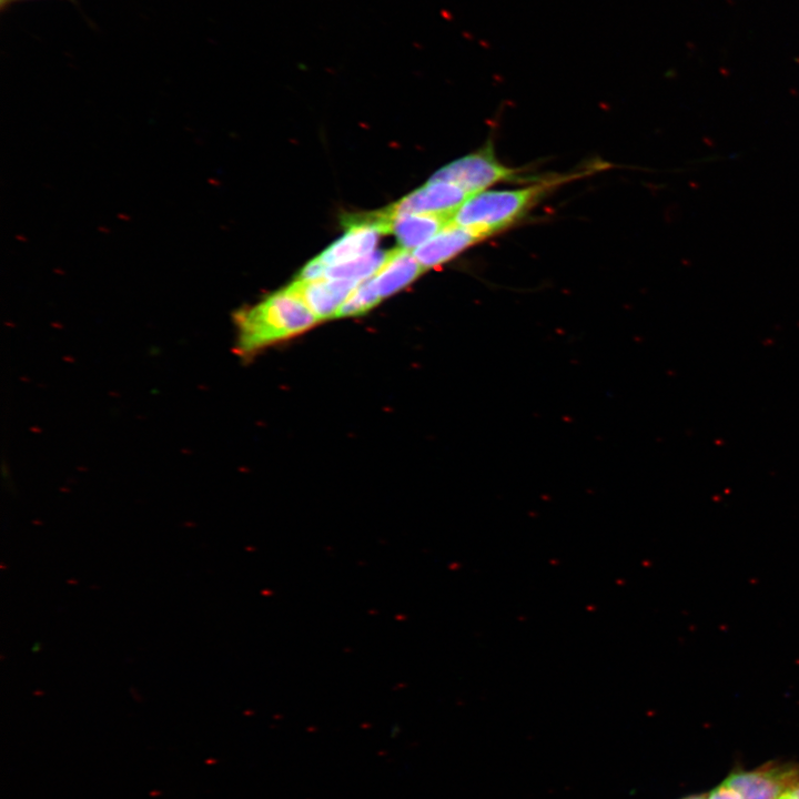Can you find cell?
I'll use <instances>...</instances> for the list:
<instances>
[{
	"instance_id": "2e32d148",
	"label": "cell",
	"mask_w": 799,
	"mask_h": 799,
	"mask_svg": "<svg viewBox=\"0 0 799 799\" xmlns=\"http://www.w3.org/2000/svg\"><path fill=\"white\" fill-rule=\"evenodd\" d=\"M22 1V0H1V7H6L12 2Z\"/></svg>"
},
{
	"instance_id": "ac0fdd59",
	"label": "cell",
	"mask_w": 799,
	"mask_h": 799,
	"mask_svg": "<svg viewBox=\"0 0 799 799\" xmlns=\"http://www.w3.org/2000/svg\"><path fill=\"white\" fill-rule=\"evenodd\" d=\"M684 799H705V797L704 796H690V797H687Z\"/></svg>"
},
{
	"instance_id": "5bb4252c",
	"label": "cell",
	"mask_w": 799,
	"mask_h": 799,
	"mask_svg": "<svg viewBox=\"0 0 799 799\" xmlns=\"http://www.w3.org/2000/svg\"><path fill=\"white\" fill-rule=\"evenodd\" d=\"M707 799H742L741 796L731 787L722 783L714 789Z\"/></svg>"
},
{
	"instance_id": "8992f818",
	"label": "cell",
	"mask_w": 799,
	"mask_h": 799,
	"mask_svg": "<svg viewBox=\"0 0 799 799\" xmlns=\"http://www.w3.org/2000/svg\"><path fill=\"white\" fill-rule=\"evenodd\" d=\"M358 283L355 280L323 277L312 281L295 280L287 289L322 321L335 317Z\"/></svg>"
},
{
	"instance_id": "3957f363",
	"label": "cell",
	"mask_w": 799,
	"mask_h": 799,
	"mask_svg": "<svg viewBox=\"0 0 799 799\" xmlns=\"http://www.w3.org/2000/svg\"><path fill=\"white\" fill-rule=\"evenodd\" d=\"M517 179V170L500 163L490 143L479 151L457 159L436 171L429 181L449 182L469 195L488 190L499 182Z\"/></svg>"
},
{
	"instance_id": "ba28073f",
	"label": "cell",
	"mask_w": 799,
	"mask_h": 799,
	"mask_svg": "<svg viewBox=\"0 0 799 799\" xmlns=\"http://www.w3.org/2000/svg\"><path fill=\"white\" fill-rule=\"evenodd\" d=\"M343 236L326 247L317 257L328 267L346 263L374 252L382 232L373 224L346 216Z\"/></svg>"
},
{
	"instance_id": "5b68a950",
	"label": "cell",
	"mask_w": 799,
	"mask_h": 799,
	"mask_svg": "<svg viewBox=\"0 0 799 799\" xmlns=\"http://www.w3.org/2000/svg\"><path fill=\"white\" fill-rule=\"evenodd\" d=\"M469 196L466 191L454 183L428 181L386 209L392 214L416 213L453 218Z\"/></svg>"
},
{
	"instance_id": "7c38bea8",
	"label": "cell",
	"mask_w": 799,
	"mask_h": 799,
	"mask_svg": "<svg viewBox=\"0 0 799 799\" xmlns=\"http://www.w3.org/2000/svg\"><path fill=\"white\" fill-rule=\"evenodd\" d=\"M381 300L374 276H371L358 283L338 309L335 317L361 315L373 309Z\"/></svg>"
},
{
	"instance_id": "e0dca14e",
	"label": "cell",
	"mask_w": 799,
	"mask_h": 799,
	"mask_svg": "<svg viewBox=\"0 0 799 799\" xmlns=\"http://www.w3.org/2000/svg\"><path fill=\"white\" fill-rule=\"evenodd\" d=\"M778 799H791V798H790L789 793L786 791Z\"/></svg>"
},
{
	"instance_id": "52a82bcc",
	"label": "cell",
	"mask_w": 799,
	"mask_h": 799,
	"mask_svg": "<svg viewBox=\"0 0 799 799\" xmlns=\"http://www.w3.org/2000/svg\"><path fill=\"white\" fill-rule=\"evenodd\" d=\"M482 240L484 237L475 231L452 221L427 242L415 249L413 255L426 270L446 263Z\"/></svg>"
},
{
	"instance_id": "277c9868",
	"label": "cell",
	"mask_w": 799,
	"mask_h": 799,
	"mask_svg": "<svg viewBox=\"0 0 799 799\" xmlns=\"http://www.w3.org/2000/svg\"><path fill=\"white\" fill-rule=\"evenodd\" d=\"M724 783L742 799H778L799 786V766L769 763L754 771L735 772Z\"/></svg>"
},
{
	"instance_id": "4fadbf2b",
	"label": "cell",
	"mask_w": 799,
	"mask_h": 799,
	"mask_svg": "<svg viewBox=\"0 0 799 799\" xmlns=\"http://www.w3.org/2000/svg\"><path fill=\"white\" fill-rule=\"evenodd\" d=\"M327 266L318 259L311 260L300 272L296 280L312 281L323 279Z\"/></svg>"
},
{
	"instance_id": "7a4b0ae2",
	"label": "cell",
	"mask_w": 799,
	"mask_h": 799,
	"mask_svg": "<svg viewBox=\"0 0 799 799\" xmlns=\"http://www.w3.org/2000/svg\"><path fill=\"white\" fill-rule=\"evenodd\" d=\"M589 169L542 179L524 188L485 190L475 193L458 208L453 222L486 239L515 223L552 190L578 176L589 174Z\"/></svg>"
},
{
	"instance_id": "8fae6325",
	"label": "cell",
	"mask_w": 799,
	"mask_h": 799,
	"mask_svg": "<svg viewBox=\"0 0 799 799\" xmlns=\"http://www.w3.org/2000/svg\"><path fill=\"white\" fill-rule=\"evenodd\" d=\"M387 256V251H374L353 261L328 266L326 279H346L362 282L373 276Z\"/></svg>"
},
{
	"instance_id": "6da1fadb",
	"label": "cell",
	"mask_w": 799,
	"mask_h": 799,
	"mask_svg": "<svg viewBox=\"0 0 799 799\" xmlns=\"http://www.w3.org/2000/svg\"><path fill=\"white\" fill-rule=\"evenodd\" d=\"M233 320L236 327L235 348L242 357L301 334L320 322L287 287L239 310Z\"/></svg>"
},
{
	"instance_id": "9c48e42d",
	"label": "cell",
	"mask_w": 799,
	"mask_h": 799,
	"mask_svg": "<svg viewBox=\"0 0 799 799\" xmlns=\"http://www.w3.org/2000/svg\"><path fill=\"white\" fill-rule=\"evenodd\" d=\"M424 271L413 252L401 246L388 250L385 261L373 275L381 299L401 291Z\"/></svg>"
},
{
	"instance_id": "30bf717a",
	"label": "cell",
	"mask_w": 799,
	"mask_h": 799,
	"mask_svg": "<svg viewBox=\"0 0 799 799\" xmlns=\"http://www.w3.org/2000/svg\"><path fill=\"white\" fill-rule=\"evenodd\" d=\"M388 214L391 216V232L396 235L400 246L408 251L417 249L427 242L453 221V218L447 215L392 214L390 212Z\"/></svg>"
},
{
	"instance_id": "9a60e30c",
	"label": "cell",
	"mask_w": 799,
	"mask_h": 799,
	"mask_svg": "<svg viewBox=\"0 0 799 799\" xmlns=\"http://www.w3.org/2000/svg\"><path fill=\"white\" fill-rule=\"evenodd\" d=\"M791 799H799V786L787 791Z\"/></svg>"
}]
</instances>
